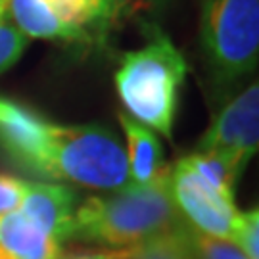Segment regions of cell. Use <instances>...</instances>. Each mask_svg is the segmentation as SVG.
Here are the masks:
<instances>
[{"instance_id": "ac0fdd59", "label": "cell", "mask_w": 259, "mask_h": 259, "mask_svg": "<svg viewBox=\"0 0 259 259\" xmlns=\"http://www.w3.org/2000/svg\"><path fill=\"white\" fill-rule=\"evenodd\" d=\"M23 186L25 181L0 173V215L18 211L23 198Z\"/></svg>"}, {"instance_id": "ffe728a7", "label": "cell", "mask_w": 259, "mask_h": 259, "mask_svg": "<svg viewBox=\"0 0 259 259\" xmlns=\"http://www.w3.org/2000/svg\"><path fill=\"white\" fill-rule=\"evenodd\" d=\"M123 257H125V250H108V251H100V253L77 255V257H69V259H123Z\"/></svg>"}, {"instance_id": "e0dca14e", "label": "cell", "mask_w": 259, "mask_h": 259, "mask_svg": "<svg viewBox=\"0 0 259 259\" xmlns=\"http://www.w3.org/2000/svg\"><path fill=\"white\" fill-rule=\"evenodd\" d=\"M27 48V37L12 23H0V73L18 62Z\"/></svg>"}, {"instance_id": "4fadbf2b", "label": "cell", "mask_w": 259, "mask_h": 259, "mask_svg": "<svg viewBox=\"0 0 259 259\" xmlns=\"http://www.w3.org/2000/svg\"><path fill=\"white\" fill-rule=\"evenodd\" d=\"M47 8L67 27L87 31L102 18V0H42Z\"/></svg>"}, {"instance_id": "d6986e66", "label": "cell", "mask_w": 259, "mask_h": 259, "mask_svg": "<svg viewBox=\"0 0 259 259\" xmlns=\"http://www.w3.org/2000/svg\"><path fill=\"white\" fill-rule=\"evenodd\" d=\"M173 2L175 0H144L142 10L148 14V18H152V23H157L159 18H163L167 10L173 6Z\"/></svg>"}, {"instance_id": "5b68a950", "label": "cell", "mask_w": 259, "mask_h": 259, "mask_svg": "<svg viewBox=\"0 0 259 259\" xmlns=\"http://www.w3.org/2000/svg\"><path fill=\"white\" fill-rule=\"evenodd\" d=\"M259 144V84L253 81L240 94H234L213 119L198 142L196 152L223 156L238 175L255 156Z\"/></svg>"}, {"instance_id": "7c38bea8", "label": "cell", "mask_w": 259, "mask_h": 259, "mask_svg": "<svg viewBox=\"0 0 259 259\" xmlns=\"http://www.w3.org/2000/svg\"><path fill=\"white\" fill-rule=\"evenodd\" d=\"M185 159L217 192L234 200V188H236L240 175L225 157L211 154V152H194V154L186 156Z\"/></svg>"}, {"instance_id": "52a82bcc", "label": "cell", "mask_w": 259, "mask_h": 259, "mask_svg": "<svg viewBox=\"0 0 259 259\" xmlns=\"http://www.w3.org/2000/svg\"><path fill=\"white\" fill-rule=\"evenodd\" d=\"M77 209V196L60 183H29L25 181L19 209L40 231L56 242L71 240L73 219Z\"/></svg>"}, {"instance_id": "ba28073f", "label": "cell", "mask_w": 259, "mask_h": 259, "mask_svg": "<svg viewBox=\"0 0 259 259\" xmlns=\"http://www.w3.org/2000/svg\"><path fill=\"white\" fill-rule=\"evenodd\" d=\"M0 259H64V251L21 211H10L0 215Z\"/></svg>"}, {"instance_id": "9a60e30c", "label": "cell", "mask_w": 259, "mask_h": 259, "mask_svg": "<svg viewBox=\"0 0 259 259\" xmlns=\"http://www.w3.org/2000/svg\"><path fill=\"white\" fill-rule=\"evenodd\" d=\"M190 244L194 259H248L231 240L213 238L190 227Z\"/></svg>"}, {"instance_id": "7a4b0ae2", "label": "cell", "mask_w": 259, "mask_h": 259, "mask_svg": "<svg viewBox=\"0 0 259 259\" xmlns=\"http://www.w3.org/2000/svg\"><path fill=\"white\" fill-rule=\"evenodd\" d=\"M169 177L171 171L150 185H129L87 198L75 209L71 240L129 250L185 225L171 196Z\"/></svg>"}, {"instance_id": "9c48e42d", "label": "cell", "mask_w": 259, "mask_h": 259, "mask_svg": "<svg viewBox=\"0 0 259 259\" xmlns=\"http://www.w3.org/2000/svg\"><path fill=\"white\" fill-rule=\"evenodd\" d=\"M119 123L127 139L125 157L131 185H150L165 177L171 167L165 165L163 148L156 135L127 113H119Z\"/></svg>"}, {"instance_id": "7402d4cb", "label": "cell", "mask_w": 259, "mask_h": 259, "mask_svg": "<svg viewBox=\"0 0 259 259\" xmlns=\"http://www.w3.org/2000/svg\"><path fill=\"white\" fill-rule=\"evenodd\" d=\"M8 2H10V0H8Z\"/></svg>"}, {"instance_id": "30bf717a", "label": "cell", "mask_w": 259, "mask_h": 259, "mask_svg": "<svg viewBox=\"0 0 259 259\" xmlns=\"http://www.w3.org/2000/svg\"><path fill=\"white\" fill-rule=\"evenodd\" d=\"M10 16L16 21V27L33 38L64 40V42H89L87 31L67 27L47 8L42 0H10Z\"/></svg>"}, {"instance_id": "44dd1931", "label": "cell", "mask_w": 259, "mask_h": 259, "mask_svg": "<svg viewBox=\"0 0 259 259\" xmlns=\"http://www.w3.org/2000/svg\"><path fill=\"white\" fill-rule=\"evenodd\" d=\"M8 0H0V23H4V18L8 16Z\"/></svg>"}, {"instance_id": "5bb4252c", "label": "cell", "mask_w": 259, "mask_h": 259, "mask_svg": "<svg viewBox=\"0 0 259 259\" xmlns=\"http://www.w3.org/2000/svg\"><path fill=\"white\" fill-rule=\"evenodd\" d=\"M231 242L248 259H259V211H238L232 227Z\"/></svg>"}, {"instance_id": "277c9868", "label": "cell", "mask_w": 259, "mask_h": 259, "mask_svg": "<svg viewBox=\"0 0 259 259\" xmlns=\"http://www.w3.org/2000/svg\"><path fill=\"white\" fill-rule=\"evenodd\" d=\"M200 47L217 100L232 98L259 62V0H202Z\"/></svg>"}, {"instance_id": "8992f818", "label": "cell", "mask_w": 259, "mask_h": 259, "mask_svg": "<svg viewBox=\"0 0 259 259\" xmlns=\"http://www.w3.org/2000/svg\"><path fill=\"white\" fill-rule=\"evenodd\" d=\"M171 196L179 213L194 231L231 240L238 209L232 198L217 192L205 179L196 173L185 157L171 167Z\"/></svg>"}, {"instance_id": "2e32d148", "label": "cell", "mask_w": 259, "mask_h": 259, "mask_svg": "<svg viewBox=\"0 0 259 259\" xmlns=\"http://www.w3.org/2000/svg\"><path fill=\"white\" fill-rule=\"evenodd\" d=\"M144 0H102V18L98 23V33L106 35L113 27L131 19L142 10Z\"/></svg>"}, {"instance_id": "8fae6325", "label": "cell", "mask_w": 259, "mask_h": 259, "mask_svg": "<svg viewBox=\"0 0 259 259\" xmlns=\"http://www.w3.org/2000/svg\"><path fill=\"white\" fill-rule=\"evenodd\" d=\"M123 259H194L190 244V225L185 223L161 236L125 250Z\"/></svg>"}, {"instance_id": "3957f363", "label": "cell", "mask_w": 259, "mask_h": 259, "mask_svg": "<svg viewBox=\"0 0 259 259\" xmlns=\"http://www.w3.org/2000/svg\"><path fill=\"white\" fill-rule=\"evenodd\" d=\"M146 29L148 42L123 56L113 77L115 89L129 111L127 115L171 139L188 65L157 23Z\"/></svg>"}, {"instance_id": "6da1fadb", "label": "cell", "mask_w": 259, "mask_h": 259, "mask_svg": "<svg viewBox=\"0 0 259 259\" xmlns=\"http://www.w3.org/2000/svg\"><path fill=\"white\" fill-rule=\"evenodd\" d=\"M0 152L38 179L111 192L131 185L125 150L108 127L58 125L10 98H0Z\"/></svg>"}]
</instances>
